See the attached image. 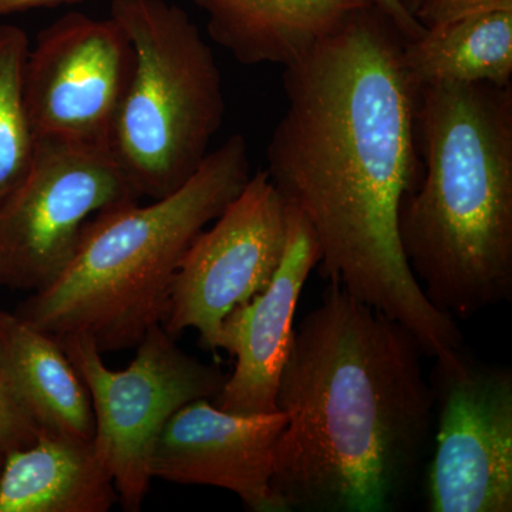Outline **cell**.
<instances>
[{"label": "cell", "instance_id": "6", "mask_svg": "<svg viewBox=\"0 0 512 512\" xmlns=\"http://www.w3.org/2000/svg\"><path fill=\"white\" fill-rule=\"evenodd\" d=\"M57 340L89 390L97 457L113 478L123 510L138 512L150 490L151 457L165 424L185 404L214 400L228 376L185 353L163 325L148 330L124 370L104 365L87 336Z\"/></svg>", "mask_w": 512, "mask_h": 512}, {"label": "cell", "instance_id": "21", "mask_svg": "<svg viewBox=\"0 0 512 512\" xmlns=\"http://www.w3.org/2000/svg\"><path fill=\"white\" fill-rule=\"evenodd\" d=\"M77 2H83V0H0V19L32 9L57 8V6L72 5Z\"/></svg>", "mask_w": 512, "mask_h": 512}, {"label": "cell", "instance_id": "16", "mask_svg": "<svg viewBox=\"0 0 512 512\" xmlns=\"http://www.w3.org/2000/svg\"><path fill=\"white\" fill-rule=\"evenodd\" d=\"M403 60L419 89L439 84L510 86L512 10L478 13L406 40Z\"/></svg>", "mask_w": 512, "mask_h": 512}, {"label": "cell", "instance_id": "7", "mask_svg": "<svg viewBox=\"0 0 512 512\" xmlns=\"http://www.w3.org/2000/svg\"><path fill=\"white\" fill-rule=\"evenodd\" d=\"M141 198L110 148L36 140L29 174L0 204V288L42 291L94 217Z\"/></svg>", "mask_w": 512, "mask_h": 512}, {"label": "cell", "instance_id": "3", "mask_svg": "<svg viewBox=\"0 0 512 512\" xmlns=\"http://www.w3.org/2000/svg\"><path fill=\"white\" fill-rule=\"evenodd\" d=\"M421 175L399 211L404 259L427 301L470 319L512 298V87H423Z\"/></svg>", "mask_w": 512, "mask_h": 512}, {"label": "cell", "instance_id": "19", "mask_svg": "<svg viewBox=\"0 0 512 512\" xmlns=\"http://www.w3.org/2000/svg\"><path fill=\"white\" fill-rule=\"evenodd\" d=\"M495 10H512V0H426L417 10L416 19L424 29H430Z\"/></svg>", "mask_w": 512, "mask_h": 512}, {"label": "cell", "instance_id": "22", "mask_svg": "<svg viewBox=\"0 0 512 512\" xmlns=\"http://www.w3.org/2000/svg\"><path fill=\"white\" fill-rule=\"evenodd\" d=\"M424 2H426V0H400V3L406 8L407 12L413 15L414 18H416L417 10L423 6Z\"/></svg>", "mask_w": 512, "mask_h": 512}, {"label": "cell", "instance_id": "9", "mask_svg": "<svg viewBox=\"0 0 512 512\" xmlns=\"http://www.w3.org/2000/svg\"><path fill=\"white\" fill-rule=\"evenodd\" d=\"M288 204L266 171L251 175L241 194L195 238L171 286L164 329L197 330L217 352L222 322L264 292L284 255Z\"/></svg>", "mask_w": 512, "mask_h": 512}, {"label": "cell", "instance_id": "11", "mask_svg": "<svg viewBox=\"0 0 512 512\" xmlns=\"http://www.w3.org/2000/svg\"><path fill=\"white\" fill-rule=\"evenodd\" d=\"M286 423L281 410L237 414L211 400H195L181 407L158 436L151 476L224 488L254 512H286L272 488L276 448Z\"/></svg>", "mask_w": 512, "mask_h": 512}, {"label": "cell", "instance_id": "12", "mask_svg": "<svg viewBox=\"0 0 512 512\" xmlns=\"http://www.w3.org/2000/svg\"><path fill=\"white\" fill-rule=\"evenodd\" d=\"M320 261L318 238L305 215L288 204L284 255L271 284L222 322L218 349L235 357V369L214 404L224 412H278L276 392L293 336L303 286Z\"/></svg>", "mask_w": 512, "mask_h": 512}, {"label": "cell", "instance_id": "1", "mask_svg": "<svg viewBox=\"0 0 512 512\" xmlns=\"http://www.w3.org/2000/svg\"><path fill=\"white\" fill-rule=\"evenodd\" d=\"M406 39L380 10H356L284 67L285 113L266 148L276 190L318 238L320 275L413 333L426 356L463 346L404 259L399 211L419 183L420 89Z\"/></svg>", "mask_w": 512, "mask_h": 512}, {"label": "cell", "instance_id": "4", "mask_svg": "<svg viewBox=\"0 0 512 512\" xmlns=\"http://www.w3.org/2000/svg\"><path fill=\"white\" fill-rule=\"evenodd\" d=\"M251 175L247 140L234 134L173 194L101 212L84 228L63 274L20 303L16 315L56 339L87 336L101 353L136 348L163 325L192 242Z\"/></svg>", "mask_w": 512, "mask_h": 512}, {"label": "cell", "instance_id": "14", "mask_svg": "<svg viewBox=\"0 0 512 512\" xmlns=\"http://www.w3.org/2000/svg\"><path fill=\"white\" fill-rule=\"evenodd\" d=\"M116 503L93 440L42 430L33 446L5 456L0 512H107Z\"/></svg>", "mask_w": 512, "mask_h": 512}, {"label": "cell", "instance_id": "17", "mask_svg": "<svg viewBox=\"0 0 512 512\" xmlns=\"http://www.w3.org/2000/svg\"><path fill=\"white\" fill-rule=\"evenodd\" d=\"M29 49L25 30L0 25V204L25 180L36 153L23 96Z\"/></svg>", "mask_w": 512, "mask_h": 512}, {"label": "cell", "instance_id": "2", "mask_svg": "<svg viewBox=\"0 0 512 512\" xmlns=\"http://www.w3.org/2000/svg\"><path fill=\"white\" fill-rule=\"evenodd\" d=\"M426 353L409 329L329 282L293 329L276 392L288 417L272 488L286 512H396L431 448Z\"/></svg>", "mask_w": 512, "mask_h": 512}, {"label": "cell", "instance_id": "8", "mask_svg": "<svg viewBox=\"0 0 512 512\" xmlns=\"http://www.w3.org/2000/svg\"><path fill=\"white\" fill-rule=\"evenodd\" d=\"M426 510L512 511V370L464 346L434 359Z\"/></svg>", "mask_w": 512, "mask_h": 512}, {"label": "cell", "instance_id": "15", "mask_svg": "<svg viewBox=\"0 0 512 512\" xmlns=\"http://www.w3.org/2000/svg\"><path fill=\"white\" fill-rule=\"evenodd\" d=\"M0 357L40 429L93 440L89 390L59 340L0 311Z\"/></svg>", "mask_w": 512, "mask_h": 512}, {"label": "cell", "instance_id": "10", "mask_svg": "<svg viewBox=\"0 0 512 512\" xmlns=\"http://www.w3.org/2000/svg\"><path fill=\"white\" fill-rule=\"evenodd\" d=\"M134 72V50L113 18L67 13L30 46L23 96L36 140L110 148Z\"/></svg>", "mask_w": 512, "mask_h": 512}, {"label": "cell", "instance_id": "23", "mask_svg": "<svg viewBox=\"0 0 512 512\" xmlns=\"http://www.w3.org/2000/svg\"><path fill=\"white\" fill-rule=\"evenodd\" d=\"M3 463H5V456H3V454H0V473H2Z\"/></svg>", "mask_w": 512, "mask_h": 512}, {"label": "cell", "instance_id": "13", "mask_svg": "<svg viewBox=\"0 0 512 512\" xmlns=\"http://www.w3.org/2000/svg\"><path fill=\"white\" fill-rule=\"evenodd\" d=\"M217 45L245 66L288 67L336 32L362 0H191Z\"/></svg>", "mask_w": 512, "mask_h": 512}, {"label": "cell", "instance_id": "20", "mask_svg": "<svg viewBox=\"0 0 512 512\" xmlns=\"http://www.w3.org/2000/svg\"><path fill=\"white\" fill-rule=\"evenodd\" d=\"M362 2L369 3L373 8L380 10L406 40L416 39L424 32L419 20L407 12L400 0H362Z\"/></svg>", "mask_w": 512, "mask_h": 512}, {"label": "cell", "instance_id": "18", "mask_svg": "<svg viewBox=\"0 0 512 512\" xmlns=\"http://www.w3.org/2000/svg\"><path fill=\"white\" fill-rule=\"evenodd\" d=\"M42 429L29 412L0 357V454L25 450L39 439Z\"/></svg>", "mask_w": 512, "mask_h": 512}, {"label": "cell", "instance_id": "5", "mask_svg": "<svg viewBox=\"0 0 512 512\" xmlns=\"http://www.w3.org/2000/svg\"><path fill=\"white\" fill-rule=\"evenodd\" d=\"M111 18L134 50L111 153L141 197L160 200L183 187L211 153L225 117L221 70L180 6L113 0Z\"/></svg>", "mask_w": 512, "mask_h": 512}]
</instances>
